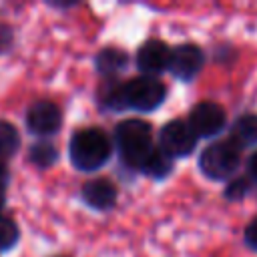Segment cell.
Wrapping results in <instances>:
<instances>
[{
  "label": "cell",
  "mask_w": 257,
  "mask_h": 257,
  "mask_svg": "<svg viewBox=\"0 0 257 257\" xmlns=\"http://www.w3.org/2000/svg\"><path fill=\"white\" fill-rule=\"evenodd\" d=\"M110 141L100 128H82L70 139V161L80 171H96L110 157Z\"/></svg>",
  "instance_id": "6da1fadb"
},
{
  "label": "cell",
  "mask_w": 257,
  "mask_h": 257,
  "mask_svg": "<svg viewBox=\"0 0 257 257\" xmlns=\"http://www.w3.org/2000/svg\"><path fill=\"white\" fill-rule=\"evenodd\" d=\"M114 139H116V147H118V153H120L122 161L128 167L141 169L143 161L147 159V155L153 149V143H151V124L145 122V120H141V118L122 120L116 126Z\"/></svg>",
  "instance_id": "7a4b0ae2"
},
{
  "label": "cell",
  "mask_w": 257,
  "mask_h": 257,
  "mask_svg": "<svg viewBox=\"0 0 257 257\" xmlns=\"http://www.w3.org/2000/svg\"><path fill=\"white\" fill-rule=\"evenodd\" d=\"M239 161L241 149L229 139L209 145L199 159V167L209 179H227L237 169Z\"/></svg>",
  "instance_id": "3957f363"
},
{
  "label": "cell",
  "mask_w": 257,
  "mask_h": 257,
  "mask_svg": "<svg viewBox=\"0 0 257 257\" xmlns=\"http://www.w3.org/2000/svg\"><path fill=\"white\" fill-rule=\"evenodd\" d=\"M124 106L137 110H153L165 100V86L153 76H137L122 84Z\"/></svg>",
  "instance_id": "277c9868"
},
{
  "label": "cell",
  "mask_w": 257,
  "mask_h": 257,
  "mask_svg": "<svg viewBox=\"0 0 257 257\" xmlns=\"http://www.w3.org/2000/svg\"><path fill=\"white\" fill-rule=\"evenodd\" d=\"M225 126V110L211 100L197 102L189 112V128L195 137L217 135Z\"/></svg>",
  "instance_id": "5b68a950"
},
{
  "label": "cell",
  "mask_w": 257,
  "mask_h": 257,
  "mask_svg": "<svg viewBox=\"0 0 257 257\" xmlns=\"http://www.w3.org/2000/svg\"><path fill=\"white\" fill-rule=\"evenodd\" d=\"M161 141V149L173 159V157H187L195 145H197V137L193 135V131L189 128L187 122L183 120H171L161 128L159 135Z\"/></svg>",
  "instance_id": "8992f818"
},
{
  "label": "cell",
  "mask_w": 257,
  "mask_h": 257,
  "mask_svg": "<svg viewBox=\"0 0 257 257\" xmlns=\"http://www.w3.org/2000/svg\"><path fill=\"white\" fill-rule=\"evenodd\" d=\"M60 110L50 100H38L26 112V124L34 135H54L60 128Z\"/></svg>",
  "instance_id": "52a82bcc"
},
{
  "label": "cell",
  "mask_w": 257,
  "mask_h": 257,
  "mask_svg": "<svg viewBox=\"0 0 257 257\" xmlns=\"http://www.w3.org/2000/svg\"><path fill=\"white\" fill-rule=\"evenodd\" d=\"M205 56L199 46L195 44H181L171 52L169 60V70L181 78V80H191L203 66Z\"/></svg>",
  "instance_id": "ba28073f"
},
{
  "label": "cell",
  "mask_w": 257,
  "mask_h": 257,
  "mask_svg": "<svg viewBox=\"0 0 257 257\" xmlns=\"http://www.w3.org/2000/svg\"><path fill=\"white\" fill-rule=\"evenodd\" d=\"M171 50L163 40H147L137 52V64L149 74H157L169 68Z\"/></svg>",
  "instance_id": "9c48e42d"
},
{
  "label": "cell",
  "mask_w": 257,
  "mask_h": 257,
  "mask_svg": "<svg viewBox=\"0 0 257 257\" xmlns=\"http://www.w3.org/2000/svg\"><path fill=\"white\" fill-rule=\"evenodd\" d=\"M82 199L92 209H110L116 203V189L106 179H92L82 187Z\"/></svg>",
  "instance_id": "30bf717a"
},
{
  "label": "cell",
  "mask_w": 257,
  "mask_h": 257,
  "mask_svg": "<svg viewBox=\"0 0 257 257\" xmlns=\"http://www.w3.org/2000/svg\"><path fill=\"white\" fill-rule=\"evenodd\" d=\"M141 171L155 177V179H165L171 171H173V159L159 147H153L151 153L147 155V159L141 165Z\"/></svg>",
  "instance_id": "8fae6325"
},
{
  "label": "cell",
  "mask_w": 257,
  "mask_h": 257,
  "mask_svg": "<svg viewBox=\"0 0 257 257\" xmlns=\"http://www.w3.org/2000/svg\"><path fill=\"white\" fill-rule=\"evenodd\" d=\"M231 141L241 149L245 145L257 143V114H243L233 124Z\"/></svg>",
  "instance_id": "7c38bea8"
},
{
  "label": "cell",
  "mask_w": 257,
  "mask_h": 257,
  "mask_svg": "<svg viewBox=\"0 0 257 257\" xmlns=\"http://www.w3.org/2000/svg\"><path fill=\"white\" fill-rule=\"evenodd\" d=\"M126 64V54L118 48H104L96 56V68L102 74H114Z\"/></svg>",
  "instance_id": "4fadbf2b"
},
{
  "label": "cell",
  "mask_w": 257,
  "mask_h": 257,
  "mask_svg": "<svg viewBox=\"0 0 257 257\" xmlns=\"http://www.w3.org/2000/svg\"><path fill=\"white\" fill-rule=\"evenodd\" d=\"M18 145H20L18 131L10 122L0 120V157L14 155L16 149H18Z\"/></svg>",
  "instance_id": "5bb4252c"
},
{
  "label": "cell",
  "mask_w": 257,
  "mask_h": 257,
  "mask_svg": "<svg viewBox=\"0 0 257 257\" xmlns=\"http://www.w3.org/2000/svg\"><path fill=\"white\" fill-rule=\"evenodd\" d=\"M30 159L40 167H48V165H52L56 161V149L50 143H38V145L32 147Z\"/></svg>",
  "instance_id": "9a60e30c"
},
{
  "label": "cell",
  "mask_w": 257,
  "mask_h": 257,
  "mask_svg": "<svg viewBox=\"0 0 257 257\" xmlns=\"http://www.w3.org/2000/svg\"><path fill=\"white\" fill-rule=\"evenodd\" d=\"M18 241V227L12 219L0 215V249H8Z\"/></svg>",
  "instance_id": "2e32d148"
},
{
  "label": "cell",
  "mask_w": 257,
  "mask_h": 257,
  "mask_svg": "<svg viewBox=\"0 0 257 257\" xmlns=\"http://www.w3.org/2000/svg\"><path fill=\"white\" fill-rule=\"evenodd\" d=\"M102 98H104L106 106H110V108H114V110L126 108V106H124V98H122V84H110Z\"/></svg>",
  "instance_id": "e0dca14e"
},
{
  "label": "cell",
  "mask_w": 257,
  "mask_h": 257,
  "mask_svg": "<svg viewBox=\"0 0 257 257\" xmlns=\"http://www.w3.org/2000/svg\"><path fill=\"white\" fill-rule=\"evenodd\" d=\"M247 191H249V181H247V179H233V181L227 185L225 195H227L229 199H241V197L247 195Z\"/></svg>",
  "instance_id": "ac0fdd59"
},
{
  "label": "cell",
  "mask_w": 257,
  "mask_h": 257,
  "mask_svg": "<svg viewBox=\"0 0 257 257\" xmlns=\"http://www.w3.org/2000/svg\"><path fill=\"white\" fill-rule=\"evenodd\" d=\"M245 241H247V245H249L251 249L257 251V219H253V221L247 225V229H245Z\"/></svg>",
  "instance_id": "d6986e66"
},
{
  "label": "cell",
  "mask_w": 257,
  "mask_h": 257,
  "mask_svg": "<svg viewBox=\"0 0 257 257\" xmlns=\"http://www.w3.org/2000/svg\"><path fill=\"white\" fill-rule=\"evenodd\" d=\"M10 44H12V32L6 24H0V52L8 50Z\"/></svg>",
  "instance_id": "ffe728a7"
},
{
  "label": "cell",
  "mask_w": 257,
  "mask_h": 257,
  "mask_svg": "<svg viewBox=\"0 0 257 257\" xmlns=\"http://www.w3.org/2000/svg\"><path fill=\"white\" fill-rule=\"evenodd\" d=\"M247 171H249V177L257 181V153H253L249 157V163H247Z\"/></svg>",
  "instance_id": "44dd1931"
},
{
  "label": "cell",
  "mask_w": 257,
  "mask_h": 257,
  "mask_svg": "<svg viewBox=\"0 0 257 257\" xmlns=\"http://www.w3.org/2000/svg\"><path fill=\"white\" fill-rule=\"evenodd\" d=\"M6 183H8V169H6V165L0 161V189H2V191H4Z\"/></svg>",
  "instance_id": "7402d4cb"
},
{
  "label": "cell",
  "mask_w": 257,
  "mask_h": 257,
  "mask_svg": "<svg viewBox=\"0 0 257 257\" xmlns=\"http://www.w3.org/2000/svg\"><path fill=\"white\" fill-rule=\"evenodd\" d=\"M2 205H4V191L0 189V209H2Z\"/></svg>",
  "instance_id": "603a6c76"
}]
</instances>
